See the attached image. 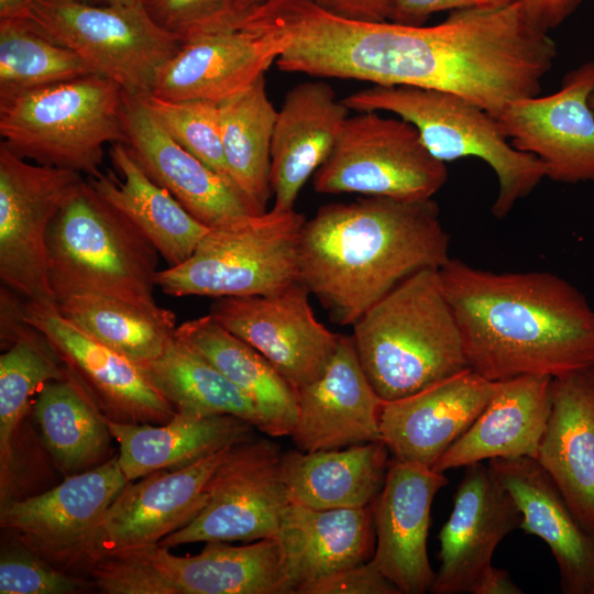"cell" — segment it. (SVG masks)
<instances>
[{
	"label": "cell",
	"instance_id": "cell-15",
	"mask_svg": "<svg viewBox=\"0 0 594 594\" xmlns=\"http://www.w3.org/2000/svg\"><path fill=\"white\" fill-rule=\"evenodd\" d=\"M309 295L298 280L272 295L216 298L209 314L297 391L320 376L341 337L316 318Z\"/></svg>",
	"mask_w": 594,
	"mask_h": 594
},
{
	"label": "cell",
	"instance_id": "cell-46",
	"mask_svg": "<svg viewBox=\"0 0 594 594\" xmlns=\"http://www.w3.org/2000/svg\"><path fill=\"white\" fill-rule=\"evenodd\" d=\"M322 9L351 20L391 21L392 0H312Z\"/></svg>",
	"mask_w": 594,
	"mask_h": 594
},
{
	"label": "cell",
	"instance_id": "cell-19",
	"mask_svg": "<svg viewBox=\"0 0 594 594\" xmlns=\"http://www.w3.org/2000/svg\"><path fill=\"white\" fill-rule=\"evenodd\" d=\"M448 484L444 473L391 459L384 485L372 505L376 548L371 558L400 594L430 592L436 579L427 539L431 505Z\"/></svg>",
	"mask_w": 594,
	"mask_h": 594
},
{
	"label": "cell",
	"instance_id": "cell-21",
	"mask_svg": "<svg viewBox=\"0 0 594 594\" xmlns=\"http://www.w3.org/2000/svg\"><path fill=\"white\" fill-rule=\"evenodd\" d=\"M230 447L190 465L128 482L101 521L98 559L157 544L189 524L205 507L207 484Z\"/></svg>",
	"mask_w": 594,
	"mask_h": 594
},
{
	"label": "cell",
	"instance_id": "cell-39",
	"mask_svg": "<svg viewBox=\"0 0 594 594\" xmlns=\"http://www.w3.org/2000/svg\"><path fill=\"white\" fill-rule=\"evenodd\" d=\"M92 74L26 18L0 20V100Z\"/></svg>",
	"mask_w": 594,
	"mask_h": 594
},
{
	"label": "cell",
	"instance_id": "cell-11",
	"mask_svg": "<svg viewBox=\"0 0 594 594\" xmlns=\"http://www.w3.org/2000/svg\"><path fill=\"white\" fill-rule=\"evenodd\" d=\"M128 482L112 457L46 492L1 504L0 526L58 570L89 573L99 557L101 521Z\"/></svg>",
	"mask_w": 594,
	"mask_h": 594
},
{
	"label": "cell",
	"instance_id": "cell-36",
	"mask_svg": "<svg viewBox=\"0 0 594 594\" xmlns=\"http://www.w3.org/2000/svg\"><path fill=\"white\" fill-rule=\"evenodd\" d=\"M32 410L46 449L67 476L105 462L112 438L106 416L69 371L43 386Z\"/></svg>",
	"mask_w": 594,
	"mask_h": 594
},
{
	"label": "cell",
	"instance_id": "cell-2",
	"mask_svg": "<svg viewBox=\"0 0 594 594\" xmlns=\"http://www.w3.org/2000/svg\"><path fill=\"white\" fill-rule=\"evenodd\" d=\"M439 274L469 367L486 380L556 377L594 364V309L566 279L452 257Z\"/></svg>",
	"mask_w": 594,
	"mask_h": 594
},
{
	"label": "cell",
	"instance_id": "cell-18",
	"mask_svg": "<svg viewBox=\"0 0 594 594\" xmlns=\"http://www.w3.org/2000/svg\"><path fill=\"white\" fill-rule=\"evenodd\" d=\"M287 44L283 33L267 26L234 25L198 35L160 69L151 95L220 103L263 77Z\"/></svg>",
	"mask_w": 594,
	"mask_h": 594
},
{
	"label": "cell",
	"instance_id": "cell-49",
	"mask_svg": "<svg viewBox=\"0 0 594 594\" xmlns=\"http://www.w3.org/2000/svg\"><path fill=\"white\" fill-rule=\"evenodd\" d=\"M266 0H234V10L237 14H241L252 7H255Z\"/></svg>",
	"mask_w": 594,
	"mask_h": 594
},
{
	"label": "cell",
	"instance_id": "cell-8",
	"mask_svg": "<svg viewBox=\"0 0 594 594\" xmlns=\"http://www.w3.org/2000/svg\"><path fill=\"white\" fill-rule=\"evenodd\" d=\"M302 213L271 209L209 228L184 263L157 271L167 295H272L298 282Z\"/></svg>",
	"mask_w": 594,
	"mask_h": 594
},
{
	"label": "cell",
	"instance_id": "cell-12",
	"mask_svg": "<svg viewBox=\"0 0 594 594\" xmlns=\"http://www.w3.org/2000/svg\"><path fill=\"white\" fill-rule=\"evenodd\" d=\"M116 580L123 594H292L276 537L245 546L207 542L190 557L160 543L122 550Z\"/></svg>",
	"mask_w": 594,
	"mask_h": 594
},
{
	"label": "cell",
	"instance_id": "cell-34",
	"mask_svg": "<svg viewBox=\"0 0 594 594\" xmlns=\"http://www.w3.org/2000/svg\"><path fill=\"white\" fill-rule=\"evenodd\" d=\"M136 365L176 414L197 418L231 415L265 432V421L248 395L176 336L157 358Z\"/></svg>",
	"mask_w": 594,
	"mask_h": 594
},
{
	"label": "cell",
	"instance_id": "cell-35",
	"mask_svg": "<svg viewBox=\"0 0 594 594\" xmlns=\"http://www.w3.org/2000/svg\"><path fill=\"white\" fill-rule=\"evenodd\" d=\"M277 110L265 77L219 103L224 160L231 182L252 215H261L272 195L271 148Z\"/></svg>",
	"mask_w": 594,
	"mask_h": 594
},
{
	"label": "cell",
	"instance_id": "cell-22",
	"mask_svg": "<svg viewBox=\"0 0 594 594\" xmlns=\"http://www.w3.org/2000/svg\"><path fill=\"white\" fill-rule=\"evenodd\" d=\"M297 392L290 438L298 450L341 449L381 440L384 400L370 383L352 336L341 334L318 378Z\"/></svg>",
	"mask_w": 594,
	"mask_h": 594
},
{
	"label": "cell",
	"instance_id": "cell-28",
	"mask_svg": "<svg viewBox=\"0 0 594 594\" xmlns=\"http://www.w3.org/2000/svg\"><path fill=\"white\" fill-rule=\"evenodd\" d=\"M551 381L522 375L496 382L481 414L432 470L444 473L492 459H536L550 414Z\"/></svg>",
	"mask_w": 594,
	"mask_h": 594
},
{
	"label": "cell",
	"instance_id": "cell-5",
	"mask_svg": "<svg viewBox=\"0 0 594 594\" xmlns=\"http://www.w3.org/2000/svg\"><path fill=\"white\" fill-rule=\"evenodd\" d=\"M157 255L151 241L84 180L47 233L56 305L73 295L96 294L155 309Z\"/></svg>",
	"mask_w": 594,
	"mask_h": 594
},
{
	"label": "cell",
	"instance_id": "cell-30",
	"mask_svg": "<svg viewBox=\"0 0 594 594\" xmlns=\"http://www.w3.org/2000/svg\"><path fill=\"white\" fill-rule=\"evenodd\" d=\"M112 170L88 177L96 191L123 213L155 246L168 267L190 257L209 230L139 165L125 143L110 145Z\"/></svg>",
	"mask_w": 594,
	"mask_h": 594
},
{
	"label": "cell",
	"instance_id": "cell-13",
	"mask_svg": "<svg viewBox=\"0 0 594 594\" xmlns=\"http://www.w3.org/2000/svg\"><path fill=\"white\" fill-rule=\"evenodd\" d=\"M84 180L77 172L30 163L0 144V278L29 301L56 305L47 233Z\"/></svg>",
	"mask_w": 594,
	"mask_h": 594
},
{
	"label": "cell",
	"instance_id": "cell-54",
	"mask_svg": "<svg viewBox=\"0 0 594 594\" xmlns=\"http://www.w3.org/2000/svg\"><path fill=\"white\" fill-rule=\"evenodd\" d=\"M593 594H594V592H593Z\"/></svg>",
	"mask_w": 594,
	"mask_h": 594
},
{
	"label": "cell",
	"instance_id": "cell-6",
	"mask_svg": "<svg viewBox=\"0 0 594 594\" xmlns=\"http://www.w3.org/2000/svg\"><path fill=\"white\" fill-rule=\"evenodd\" d=\"M123 90L90 74L0 100V134L18 156L97 176L105 147L125 143Z\"/></svg>",
	"mask_w": 594,
	"mask_h": 594
},
{
	"label": "cell",
	"instance_id": "cell-51",
	"mask_svg": "<svg viewBox=\"0 0 594 594\" xmlns=\"http://www.w3.org/2000/svg\"><path fill=\"white\" fill-rule=\"evenodd\" d=\"M517 0H488V2L491 4H494V6H506V4H510L513 2H515Z\"/></svg>",
	"mask_w": 594,
	"mask_h": 594
},
{
	"label": "cell",
	"instance_id": "cell-1",
	"mask_svg": "<svg viewBox=\"0 0 594 594\" xmlns=\"http://www.w3.org/2000/svg\"><path fill=\"white\" fill-rule=\"evenodd\" d=\"M273 24L288 38L276 61L283 72L441 90L494 118L540 94L558 53L518 1L452 10L424 26L351 20L312 0H279Z\"/></svg>",
	"mask_w": 594,
	"mask_h": 594
},
{
	"label": "cell",
	"instance_id": "cell-14",
	"mask_svg": "<svg viewBox=\"0 0 594 594\" xmlns=\"http://www.w3.org/2000/svg\"><path fill=\"white\" fill-rule=\"evenodd\" d=\"M282 451L270 439L232 444L207 484L201 512L166 536L161 546L193 542H253L277 536L289 499L280 477Z\"/></svg>",
	"mask_w": 594,
	"mask_h": 594
},
{
	"label": "cell",
	"instance_id": "cell-9",
	"mask_svg": "<svg viewBox=\"0 0 594 594\" xmlns=\"http://www.w3.org/2000/svg\"><path fill=\"white\" fill-rule=\"evenodd\" d=\"M24 18L77 54L92 74L139 97L151 95L160 69L182 44L152 19L144 2L96 6L37 0Z\"/></svg>",
	"mask_w": 594,
	"mask_h": 594
},
{
	"label": "cell",
	"instance_id": "cell-42",
	"mask_svg": "<svg viewBox=\"0 0 594 594\" xmlns=\"http://www.w3.org/2000/svg\"><path fill=\"white\" fill-rule=\"evenodd\" d=\"M152 19L180 43L233 26L234 0H145Z\"/></svg>",
	"mask_w": 594,
	"mask_h": 594
},
{
	"label": "cell",
	"instance_id": "cell-29",
	"mask_svg": "<svg viewBox=\"0 0 594 594\" xmlns=\"http://www.w3.org/2000/svg\"><path fill=\"white\" fill-rule=\"evenodd\" d=\"M372 505L318 509L289 503L276 538L292 594L372 558L375 532Z\"/></svg>",
	"mask_w": 594,
	"mask_h": 594
},
{
	"label": "cell",
	"instance_id": "cell-45",
	"mask_svg": "<svg viewBox=\"0 0 594 594\" xmlns=\"http://www.w3.org/2000/svg\"><path fill=\"white\" fill-rule=\"evenodd\" d=\"M527 20L536 29L548 33L562 24L583 0H517Z\"/></svg>",
	"mask_w": 594,
	"mask_h": 594
},
{
	"label": "cell",
	"instance_id": "cell-52",
	"mask_svg": "<svg viewBox=\"0 0 594 594\" xmlns=\"http://www.w3.org/2000/svg\"><path fill=\"white\" fill-rule=\"evenodd\" d=\"M590 106H591V108H592V110L594 112V91H593V94L591 95V98H590Z\"/></svg>",
	"mask_w": 594,
	"mask_h": 594
},
{
	"label": "cell",
	"instance_id": "cell-43",
	"mask_svg": "<svg viewBox=\"0 0 594 594\" xmlns=\"http://www.w3.org/2000/svg\"><path fill=\"white\" fill-rule=\"evenodd\" d=\"M298 594H400L370 559L306 586Z\"/></svg>",
	"mask_w": 594,
	"mask_h": 594
},
{
	"label": "cell",
	"instance_id": "cell-20",
	"mask_svg": "<svg viewBox=\"0 0 594 594\" xmlns=\"http://www.w3.org/2000/svg\"><path fill=\"white\" fill-rule=\"evenodd\" d=\"M520 522L517 504L490 465L465 466L452 512L438 536L440 568L430 592L471 593L492 565L498 543Z\"/></svg>",
	"mask_w": 594,
	"mask_h": 594
},
{
	"label": "cell",
	"instance_id": "cell-33",
	"mask_svg": "<svg viewBox=\"0 0 594 594\" xmlns=\"http://www.w3.org/2000/svg\"><path fill=\"white\" fill-rule=\"evenodd\" d=\"M175 336L200 353L255 404L271 438L293 433L297 392L257 350L210 314L177 326Z\"/></svg>",
	"mask_w": 594,
	"mask_h": 594
},
{
	"label": "cell",
	"instance_id": "cell-16",
	"mask_svg": "<svg viewBox=\"0 0 594 594\" xmlns=\"http://www.w3.org/2000/svg\"><path fill=\"white\" fill-rule=\"evenodd\" d=\"M594 62L568 73L560 89L508 103L495 117L510 143L536 156L553 182L594 180Z\"/></svg>",
	"mask_w": 594,
	"mask_h": 594
},
{
	"label": "cell",
	"instance_id": "cell-40",
	"mask_svg": "<svg viewBox=\"0 0 594 594\" xmlns=\"http://www.w3.org/2000/svg\"><path fill=\"white\" fill-rule=\"evenodd\" d=\"M144 99L160 123L178 144L234 188L224 160L219 103L208 100L172 101L152 95Z\"/></svg>",
	"mask_w": 594,
	"mask_h": 594
},
{
	"label": "cell",
	"instance_id": "cell-41",
	"mask_svg": "<svg viewBox=\"0 0 594 594\" xmlns=\"http://www.w3.org/2000/svg\"><path fill=\"white\" fill-rule=\"evenodd\" d=\"M92 585L53 566L19 541L2 546L0 594H76Z\"/></svg>",
	"mask_w": 594,
	"mask_h": 594
},
{
	"label": "cell",
	"instance_id": "cell-32",
	"mask_svg": "<svg viewBox=\"0 0 594 594\" xmlns=\"http://www.w3.org/2000/svg\"><path fill=\"white\" fill-rule=\"evenodd\" d=\"M119 444L118 461L127 480L158 470L190 465L252 437L255 428L231 415L189 417L179 414L162 425L119 422L106 418Z\"/></svg>",
	"mask_w": 594,
	"mask_h": 594
},
{
	"label": "cell",
	"instance_id": "cell-25",
	"mask_svg": "<svg viewBox=\"0 0 594 594\" xmlns=\"http://www.w3.org/2000/svg\"><path fill=\"white\" fill-rule=\"evenodd\" d=\"M488 465L521 513L519 528L549 547L561 591L593 594L594 534L579 522L547 471L528 457L492 459Z\"/></svg>",
	"mask_w": 594,
	"mask_h": 594
},
{
	"label": "cell",
	"instance_id": "cell-27",
	"mask_svg": "<svg viewBox=\"0 0 594 594\" xmlns=\"http://www.w3.org/2000/svg\"><path fill=\"white\" fill-rule=\"evenodd\" d=\"M349 111L322 80L302 81L288 90L272 139V209L294 210L300 189L330 155Z\"/></svg>",
	"mask_w": 594,
	"mask_h": 594
},
{
	"label": "cell",
	"instance_id": "cell-17",
	"mask_svg": "<svg viewBox=\"0 0 594 594\" xmlns=\"http://www.w3.org/2000/svg\"><path fill=\"white\" fill-rule=\"evenodd\" d=\"M25 321L40 331L106 418L162 425L176 414L136 363L89 337L56 305L26 300Z\"/></svg>",
	"mask_w": 594,
	"mask_h": 594
},
{
	"label": "cell",
	"instance_id": "cell-10",
	"mask_svg": "<svg viewBox=\"0 0 594 594\" xmlns=\"http://www.w3.org/2000/svg\"><path fill=\"white\" fill-rule=\"evenodd\" d=\"M447 179L446 164L426 148L411 123L366 111L346 119L312 185L320 194L418 200L432 198Z\"/></svg>",
	"mask_w": 594,
	"mask_h": 594
},
{
	"label": "cell",
	"instance_id": "cell-47",
	"mask_svg": "<svg viewBox=\"0 0 594 594\" xmlns=\"http://www.w3.org/2000/svg\"><path fill=\"white\" fill-rule=\"evenodd\" d=\"M508 571L490 565L480 576L471 594H521Z\"/></svg>",
	"mask_w": 594,
	"mask_h": 594
},
{
	"label": "cell",
	"instance_id": "cell-48",
	"mask_svg": "<svg viewBox=\"0 0 594 594\" xmlns=\"http://www.w3.org/2000/svg\"><path fill=\"white\" fill-rule=\"evenodd\" d=\"M35 1L37 0H0V20L24 18Z\"/></svg>",
	"mask_w": 594,
	"mask_h": 594
},
{
	"label": "cell",
	"instance_id": "cell-53",
	"mask_svg": "<svg viewBox=\"0 0 594 594\" xmlns=\"http://www.w3.org/2000/svg\"><path fill=\"white\" fill-rule=\"evenodd\" d=\"M81 1H87L88 2L89 0H81Z\"/></svg>",
	"mask_w": 594,
	"mask_h": 594
},
{
	"label": "cell",
	"instance_id": "cell-4",
	"mask_svg": "<svg viewBox=\"0 0 594 594\" xmlns=\"http://www.w3.org/2000/svg\"><path fill=\"white\" fill-rule=\"evenodd\" d=\"M362 367L384 402L409 396L469 367L439 270L409 276L353 324Z\"/></svg>",
	"mask_w": 594,
	"mask_h": 594
},
{
	"label": "cell",
	"instance_id": "cell-31",
	"mask_svg": "<svg viewBox=\"0 0 594 594\" xmlns=\"http://www.w3.org/2000/svg\"><path fill=\"white\" fill-rule=\"evenodd\" d=\"M389 451L382 440L341 449L282 454L289 503L318 509L371 506L386 477Z\"/></svg>",
	"mask_w": 594,
	"mask_h": 594
},
{
	"label": "cell",
	"instance_id": "cell-26",
	"mask_svg": "<svg viewBox=\"0 0 594 594\" xmlns=\"http://www.w3.org/2000/svg\"><path fill=\"white\" fill-rule=\"evenodd\" d=\"M535 460L594 534V364L552 377L550 414Z\"/></svg>",
	"mask_w": 594,
	"mask_h": 594
},
{
	"label": "cell",
	"instance_id": "cell-3",
	"mask_svg": "<svg viewBox=\"0 0 594 594\" xmlns=\"http://www.w3.org/2000/svg\"><path fill=\"white\" fill-rule=\"evenodd\" d=\"M449 248L432 198L328 204L302 227L298 280L333 322L353 326L409 276L440 270Z\"/></svg>",
	"mask_w": 594,
	"mask_h": 594
},
{
	"label": "cell",
	"instance_id": "cell-50",
	"mask_svg": "<svg viewBox=\"0 0 594 594\" xmlns=\"http://www.w3.org/2000/svg\"><path fill=\"white\" fill-rule=\"evenodd\" d=\"M108 4H134L144 2L145 0H105Z\"/></svg>",
	"mask_w": 594,
	"mask_h": 594
},
{
	"label": "cell",
	"instance_id": "cell-44",
	"mask_svg": "<svg viewBox=\"0 0 594 594\" xmlns=\"http://www.w3.org/2000/svg\"><path fill=\"white\" fill-rule=\"evenodd\" d=\"M491 4L488 0H392L391 21L406 25H424L440 11Z\"/></svg>",
	"mask_w": 594,
	"mask_h": 594
},
{
	"label": "cell",
	"instance_id": "cell-37",
	"mask_svg": "<svg viewBox=\"0 0 594 594\" xmlns=\"http://www.w3.org/2000/svg\"><path fill=\"white\" fill-rule=\"evenodd\" d=\"M56 308L89 337L134 363L157 358L177 328L176 316L168 309L143 308L96 294L69 296Z\"/></svg>",
	"mask_w": 594,
	"mask_h": 594
},
{
	"label": "cell",
	"instance_id": "cell-23",
	"mask_svg": "<svg viewBox=\"0 0 594 594\" xmlns=\"http://www.w3.org/2000/svg\"><path fill=\"white\" fill-rule=\"evenodd\" d=\"M471 367L385 402L381 440L393 459L431 468L471 427L495 389Z\"/></svg>",
	"mask_w": 594,
	"mask_h": 594
},
{
	"label": "cell",
	"instance_id": "cell-38",
	"mask_svg": "<svg viewBox=\"0 0 594 594\" xmlns=\"http://www.w3.org/2000/svg\"><path fill=\"white\" fill-rule=\"evenodd\" d=\"M68 370L46 338L28 324L0 355V486L9 487L18 428L45 384L59 381Z\"/></svg>",
	"mask_w": 594,
	"mask_h": 594
},
{
	"label": "cell",
	"instance_id": "cell-24",
	"mask_svg": "<svg viewBox=\"0 0 594 594\" xmlns=\"http://www.w3.org/2000/svg\"><path fill=\"white\" fill-rule=\"evenodd\" d=\"M122 119L127 145L142 169L202 224L252 215L228 182L167 133L144 97L123 91Z\"/></svg>",
	"mask_w": 594,
	"mask_h": 594
},
{
	"label": "cell",
	"instance_id": "cell-7",
	"mask_svg": "<svg viewBox=\"0 0 594 594\" xmlns=\"http://www.w3.org/2000/svg\"><path fill=\"white\" fill-rule=\"evenodd\" d=\"M359 112L387 111L411 123L426 148L438 160L476 157L498 183L491 211L504 219L546 177L542 163L517 150L491 113L469 100L441 90L413 86H378L355 91L343 100Z\"/></svg>",
	"mask_w": 594,
	"mask_h": 594
}]
</instances>
